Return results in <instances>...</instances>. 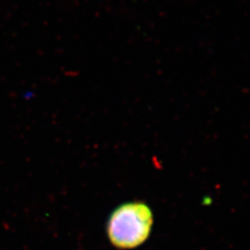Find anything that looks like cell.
<instances>
[{
  "label": "cell",
  "mask_w": 250,
  "mask_h": 250,
  "mask_svg": "<svg viewBox=\"0 0 250 250\" xmlns=\"http://www.w3.org/2000/svg\"><path fill=\"white\" fill-rule=\"evenodd\" d=\"M153 214L147 205L130 202L118 207L107 221L108 240L119 250H133L150 235Z\"/></svg>",
  "instance_id": "cell-1"
}]
</instances>
